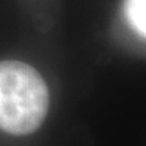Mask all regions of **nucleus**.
<instances>
[{
    "label": "nucleus",
    "instance_id": "f257e3e1",
    "mask_svg": "<svg viewBox=\"0 0 146 146\" xmlns=\"http://www.w3.org/2000/svg\"><path fill=\"white\" fill-rule=\"evenodd\" d=\"M48 88L36 69L0 61V128L24 136L40 127L48 112Z\"/></svg>",
    "mask_w": 146,
    "mask_h": 146
},
{
    "label": "nucleus",
    "instance_id": "f03ea898",
    "mask_svg": "<svg viewBox=\"0 0 146 146\" xmlns=\"http://www.w3.org/2000/svg\"><path fill=\"white\" fill-rule=\"evenodd\" d=\"M125 17L139 35H146V0H125Z\"/></svg>",
    "mask_w": 146,
    "mask_h": 146
}]
</instances>
